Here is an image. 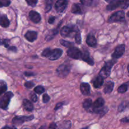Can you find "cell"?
I'll use <instances>...</instances> for the list:
<instances>
[{"instance_id": "6da1fadb", "label": "cell", "mask_w": 129, "mask_h": 129, "mask_svg": "<svg viewBox=\"0 0 129 129\" xmlns=\"http://www.w3.org/2000/svg\"><path fill=\"white\" fill-rule=\"evenodd\" d=\"M105 103V102L103 98H98L94 103H92L91 107L92 108L91 112L100 115L101 117L104 115L108 110V108L104 106Z\"/></svg>"}, {"instance_id": "7a4b0ae2", "label": "cell", "mask_w": 129, "mask_h": 129, "mask_svg": "<svg viewBox=\"0 0 129 129\" xmlns=\"http://www.w3.org/2000/svg\"><path fill=\"white\" fill-rule=\"evenodd\" d=\"M63 54V50L60 49H51L47 48L42 52V56L50 60H55L59 59Z\"/></svg>"}, {"instance_id": "3957f363", "label": "cell", "mask_w": 129, "mask_h": 129, "mask_svg": "<svg viewBox=\"0 0 129 129\" xmlns=\"http://www.w3.org/2000/svg\"><path fill=\"white\" fill-rule=\"evenodd\" d=\"M128 5L129 0H112L107 5V10L108 11H112L118 8L127 9L128 7Z\"/></svg>"}, {"instance_id": "277c9868", "label": "cell", "mask_w": 129, "mask_h": 129, "mask_svg": "<svg viewBox=\"0 0 129 129\" xmlns=\"http://www.w3.org/2000/svg\"><path fill=\"white\" fill-rule=\"evenodd\" d=\"M116 62H117V60H115V59H112V60L107 62L104 66L102 68L100 71L99 75L103 77L104 79L109 77L111 74L112 68Z\"/></svg>"}, {"instance_id": "5b68a950", "label": "cell", "mask_w": 129, "mask_h": 129, "mask_svg": "<svg viewBox=\"0 0 129 129\" xmlns=\"http://www.w3.org/2000/svg\"><path fill=\"white\" fill-rule=\"evenodd\" d=\"M14 94L11 91H8L5 93L0 98V108L6 110L8 109L10 102L11 98L13 97Z\"/></svg>"}, {"instance_id": "8992f818", "label": "cell", "mask_w": 129, "mask_h": 129, "mask_svg": "<svg viewBox=\"0 0 129 129\" xmlns=\"http://www.w3.org/2000/svg\"><path fill=\"white\" fill-rule=\"evenodd\" d=\"M125 13L123 11H116L113 13L108 18V23H116V22H122L125 21Z\"/></svg>"}, {"instance_id": "52a82bcc", "label": "cell", "mask_w": 129, "mask_h": 129, "mask_svg": "<svg viewBox=\"0 0 129 129\" xmlns=\"http://www.w3.org/2000/svg\"><path fill=\"white\" fill-rule=\"evenodd\" d=\"M70 70L71 67L69 65L62 64H60L56 70V73L58 76H59L61 78H66L69 74V73H70Z\"/></svg>"}, {"instance_id": "ba28073f", "label": "cell", "mask_w": 129, "mask_h": 129, "mask_svg": "<svg viewBox=\"0 0 129 129\" xmlns=\"http://www.w3.org/2000/svg\"><path fill=\"white\" fill-rule=\"evenodd\" d=\"M82 51H81L78 47H76L74 46H72L69 48V49L67 51V54L69 57L72 58L74 59H81V56Z\"/></svg>"}, {"instance_id": "9c48e42d", "label": "cell", "mask_w": 129, "mask_h": 129, "mask_svg": "<svg viewBox=\"0 0 129 129\" xmlns=\"http://www.w3.org/2000/svg\"><path fill=\"white\" fill-rule=\"evenodd\" d=\"M34 118V115L30 116H16L14 117L12 120V123L14 125H20L22 123H25V122L32 120Z\"/></svg>"}, {"instance_id": "30bf717a", "label": "cell", "mask_w": 129, "mask_h": 129, "mask_svg": "<svg viewBox=\"0 0 129 129\" xmlns=\"http://www.w3.org/2000/svg\"><path fill=\"white\" fill-rule=\"evenodd\" d=\"M78 30V28L76 26H63L61 28L60 31V35H61L62 37H68L69 35H71V34L73 32H76Z\"/></svg>"}, {"instance_id": "8fae6325", "label": "cell", "mask_w": 129, "mask_h": 129, "mask_svg": "<svg viewBox=\"0 0 129 129\" xmlns=\"http://www.w3.org/2000/svg\"><path fill=\"white\" fill-rule=\"evenodd\" d=\"M125 50V44H120V45H118L115 48V50L112 54V59L117 60V59L120 58L124 54Z\"/></svg>"}, {"instance_id": "7c38bea8", "label": "cell", "mask_w": 129, "mask_h": 129, "mask_svg": "<svg viewBox=\"0 0 129 129\" xmlns=\"http://www.w3.org/2000/svg\"><path fill=\"white\" fill-rule=\"evenodd\" d=\"M68 6V1L67 0H57L55 4V9L57 12L62 13L66 9Z\"/></svg>"}, {"instance_id": "4fadbf2b", "label": "cell", "mask_w": 129, "mask_h": 129, "mask_svg": "<svg viewBox=\"0 0 129 129\" xmlns=\"http://www.w3.org/2000/svg\"><path fill=\"white\" fill-rule=\"evenodd\" d=\"M81 59L84 61L85 62L88 63L89 65L90 66H93L94 65V62L93 61V59H91V57H90L89 55V52L86 50H84L81 53Z\"/></svg>"}, {"instance_id": "5bb4252c", "label": "cell", "mask_w": 129, "mask_h": 129, "mask_svg": "<svg viewBox=\"0 0 129 129\" xmlns=\"http://www.w3.org/2000/svg\"><path fill=\"white\" fill-rule=\"evenodd\" d=\"M29 18L31 20L32 22L34 23H39L40 21H41V16L40 14L37 11H30L29 13Z\"/></svg>"}, {"instance_id": "9a60e30c", "label": "cell", "mask_w": 129, "mask_h": 129, "mask_svg": "<svg viewBox=\"0 0 129 129\" xmlns=\"http://www.w3.org/2000/svg\"><path fill=\"white\" fill-rule=\"evenodd\" d=\"M38 34L35 31H28L25 34V38L30 42H33L37 39Z\"/></svg>"}, {"instance_id": "2e32d148", "label": "cell", "mask_w": 129, "mask_h": 129, "mask_svg": "<svg viewBox=\"0 0 129 129\" xmlns=\"http://www.w3.org/2000/svg\"><path fill=\"white\" fill-rule=\"evenodd\" d=\"M62 23V21H60V22L59 23V25L57 26L56 28H54L53 30H52L51 31H50L48 34V35H47L46 37V40L47 41H49V40H51L57 34L59 33V29L60 28V25H61V23Z\"/></svg>"}, {"instance_id": "e0dca14e", "label": "cell", "mask_w": 129, "mask_h": 129, "mask_svg": "<svg viewBox=\"0 0 129 129\" xmlns=\"http://www.w3.org/2000/svg\"><path fill=\"white\" fill-rule=\"evenodd\" d=\"M86 44L91 47H95L97 45V40L93 34H89L86 38Z\"/></svg>"}, {"instance_id": "ac0fdd59", "label": "cell", "mask_w": 129, "mask_h": 129, "mask_svg": "<svg viewBox=\"0 0 129 129\" xmlns=\"http://www.w3.org/2000/svg\"><path fill=\"white\" fill-rule=\"evenodd\" d=\"M80 90L83 95H89L90 94V85L87 83H82L80 84Z\"/></svg>"}, {"instance_id": "d6986e66", "label": "cell", "mask_w": 129, "mask_h": 129, "mask_svg": "<svg viewBox=\"0 0 129 129\" xmlns=\"http://www.w3.org/2000/svg\"><path fill=\"white\" fill-rule=\"evenodd\" d=\"M10 20L5 14H0V26L3 28H7L10 25Z\"/></svg>"}, {"instance_id": "ffe728a7", "label": "cell", "mask_w": 129, "mask_h": 129, "mask_svg": "<svg viewBox=\"0 0 129 129\" xmlns=\"http://www.w3.org/2000/svg\"><path fill=\"white\" fill-rule=\"evenodd\" d=\"M71 12L76 15H82L83 13V8L79 4H73L71 7Z\"/></svg>"}, {"instance_id": "44dd1931", "label": "cell", "mask_w": 129, "mask_h": 129, "mask_svg": "<svg viewBox=\"0 0 129 129\" xmlns=\"http://www.w3.org/2000/svg\"><path fill=\"white\" fill-rule=\"evenodd\" d=\"M103 82H104V78L98 75L96 78H94L93 81V86L95 88H100L103 84Z\"/></svg>"}, {"instance_id": "7402d4cb", "label": "cell", "mask_w": 129, "mask_h": 129, "mask_svg": "<svg viewBox=\"0 0 129 129\" xmlns=\"http://www.w3.org/2000/svg\"><path fill=\"white\" fill-rule=\"evenodd\" d=\"M115 84L112 81H108L105 84L104 86V89H103V92L105 94H110L113 91V88H114Z\"/></svg>"}, {"instance_id": "603a6c76", "label": "cell", "mask_w": 129, "mask_h": 129, "mask_svg": "<svg viewBox=\"0 0 129 129\" xmlns=\"http://www.w3.org/2000/svg\"><path fill=\"white\" fill-rule=\"evenodd\" d=\"M23 107L28 112H32L34 110V105L30 100L27 99H24L23 100Z\"/></svg>"}, {"instance_id": "cb8c5ba5", "label": "cell", "mask_w": 129, "mask_h": 129, "mask_svg": "<svg viewBox=\"0 0 129 129\" xmlns=\"http://www.w3.org/2000/svg\"><path fill=\"white\" fill-rule=\"evenodd\" d=\"M71 127V122L69 120L64 121L59 125V129H70Z\"/></svg>"}, {"instance_id": "d4e9b609", "label": "cell", "mask_w": 129, "mask_h": 129, "mask_svg": "<svg viewBox=\"0 0 129 129\" xmlns=\"http://www.w3.org/2000/svg\"><path fill=\"white\" fill-rule=\"evenodd\" d=\"M92 103H93V102H92L91 99H90V98L86 99L83 102V108H84L85 110H87L90 109L91 107Z\"/></svg>"}, {"instance_id": "484cf974", "label": "cell", "mask_w": 129, "mask_h": 129, "mask_svg": "<svg viewBox=\"0 0 129 129\" xmlns=\"http://www.w3.org/2000/svg\"><path fill=\"white\" fill-rule=\"evenodd\" d=\"M128 82H127V83L122 84V85L118 88V92L119 93H121V94L125 93V92H127V90H128Z\"/></svg>"}, {"instance_id": "4316f807", "label": "cell", "mask_w": 129, "mask_h": 129, "mask_svg": "<svg viewBox=\"0 0 129 129\" xmlns=\"http://www.w3.org/2000/svg\"><path fill=\"white\" fill-rule=\"evenodd\" d=\"M74 38H75L76 43H77L79 45L81 44V32L79 30H78L77 31H76Z\"/></svg>"}, {"instance_id": "83f0119b", "label": "cell", "mask_w": 129, "mask_h": 129, "mask_svg": "<svg viewBox=\"0 0 129 129\" xmlns=\"http://www.w3.org/2000/svg\"><path fill=\"white\" fill-rule=\"evenodd\" d=\"M60 43L62 45L66 47L69 48L72 46H74V43L71 42L69 41H66V40H64V39H61L60 40Z\"/></svg>"}, {"instance_id": "f1b7e54d", "label": "cell", "mask_w": 129, "mask_h": 129, "mask_svg": "<svg viewBox=\"0 0 129 129\" xmlns=\"http://www.w3.org/2000/svg\"><path fill=\"white\" fill-rule=\"evenodd\" d=\"M53 0H46V5H45V12H49L51 10L52 7Z\"/></svg>"}, {"instance_id": "f546056e", "label": "cell", "mask_w": 129, "mask_h": 129, "mask_svg": "<svg viewBox=\"0 0 129 129\" xmlns=\"http://www.w3.org/2000/svg\"><path fill=\"white\" fill-rule=\"evenodd\" d=\"M10 40L8 39H1L0 40V45H3L5 47L8 48L10 47Z\"/></svg>"}, {"instance_id": "4dcf8cb0", "label": "cell", "mask_w": 129, "mask_h": 129, "mask_svg": "<svg viewBox=\"0 0 129 129\" xmlns=\"http://www.w3.org/2000/svg\"><path fill=\"white\" fill-rule=\"evenodd\" d=\"M34 91L37 94H41L42 93H44V92L45 91V88L42 86H38L35 87V89H34Z\"/></svg>"}, {"instance_id": "1f68e13d", "label": "cell", "mask_w": 129, "mask_h": 129, "mask_svg": "<svg viewBox=\"0 0 129 129\" xmlns=\"http://www.w3.org/2000/svg\"><path fill=\"white\" fill-rule=\"evenodd\" d=\"M11 4L10 0H0V8L6 7Z\"/></svg>"}, {"instance_id": "d6a6232c", "label": "cell", "mask_w": 129, "mask_h": 129, "mask_svg": "<svg viewBox=\"0 0 129 129\" xmlns=\"http://www.w3.org/2000/svg\"><path fill=\"white\" fill-rule=\"evenodd\" d=\"M80 1L83 5L86 6H90L93 4V0H80Z\"/></svg>"}, {"instance_id": "836d02e7", "label": "cell", "mask_w": 129, "mask_h": 129, "mask_svg": "<svg viewBox=\"0 0 129 129\" xmlns=\"http://www.w3.org/2000/svg\"><path fill=\"white\" fill-rule=\"evenodd\" d=\"M25 1L27 3L28 5L31 6V7H34L36 6L38 3V0H25Z\"/></svg>"}, {"instance_id": "e575fe53", "label": "cell", "mask_w": 129, "mask_h": 129, "mask_svg": "<svg viewBox=\"0 0 129 129\" xmlns=\"http://www.w3.org/2000/svg\"><path fill=\"white\" fill-rule=\"evenodd\" d=\"M24 86L26 88H28V89H31V88H32L35 86V84H34V83H33L31 81H27L24 84Z\"/></svg>"}, {"instance_id": "d590c367", "label": "cell", "mask_w": 129, "mask_h": 129, "mask_svg": "<svg viewBox=\"0 0 129 129\" xmlns=\"http://www.w3.org/2000/svg\"><path fill=\"white\" fill-rule=\"evenodd\" d=\"M127 107V104H125V102H123L122 103H121L120 105V106L118 107V112H123V110H125L126 108Z\"/></svg>"}, {"instance_id": "8d00e7d4", "label": "cell", "mask_w": 129, "mask_h": 129, "mask_svg": "<svg viewBox=\"0 0 129 129\" xmlns=\"http://www.w3.org/2000/svg\"><path fill=\"white\" fill-rule=\"evenodd\" d=\"M50 96H49L47 94H44V95H43V97H42L43 103H48V102L50 101Z\"/></svg>"}, {"instance_id": "74e56055", "label": "cell", "mask_w": 129, "mask_h": 129, "mask_svg": "<svg viewBox=\"0 0 129 129\" xmlns=\"http://www.w3.org/2000/svg\"><path fill=\"white\" fill-rule=\"evenodd\" d=\"M6 89H7V86H6V84H2V85L0 86V96H1V94H2L3 93H5L6 91Z\"/></svg>"}, {"instance_id": "f35d334b", "label": "cell", "mask_w": 129, "mask_h": 129, "mask_svg": "<svg viewBox=\"0 0 129 129\" xmlns=\"http://www.w3.org/2000/svg\"><path fill=\"white\" fill-rule=\"evenodd\" d=\"M30 98H31V101H32L33 102H34V103H35V102H37V100H38L37 96L35 93H34V94H31V96H30Z\"/></svg>"}, {"instance_id": "ab89813d", "label": "cell", "mask_w": 129, "mask_h": 129, "mask_svg": "<svg viewBox=\"0 0 129 129\" xmlns=\"http://www.w3.org/2000/svg\"><path fill=\"white\" fill-rule=\"evenodd\" d=\"M63 105H64V103H63V102H61V103H58L56 105V106H55L54 110H55V111H57V110H59V108H61Z\"/></svg>"}, {"instance_id": "60d3db41", "label": "cell", "mask_w": 129, "mask_h": 129, "mask_svg": "<svg viewBox=\"0 0 129 129\" xmlns=\"http://www.w3.org/2000/svg\"><path fill=\"white\" fill-rule=\"evenodd\" d=\"M57 126L56 123L54 122L50 123L49 127V129H57Z\"/></svg>"}, {"instance_id": "b9f144b4", "label": "cell", "mask_w": 129, "mask_h": 129, "mask_svg": "<svg viewBox=\"0 0 129 129\" xmlns=\"http://www.w3.org/2000/svg\"><path fill=\"white\" fill-rule=\"evenodd\" d=\"M55 16H50V17L49 18V20H48V23L50 24H53L54 21H55Z\"/></svg>"}, {"instance_id": "7bdbcfd3", "label": "cell", "mask_w": 129, "mask_h": 129, "mask_svg": "<svg viewBox=\"0 0 129 129\" xmlns=\"http://www.w3.org/2000/svg\"><path fill=\"white\" fill-rule=\"evenodd\" d=\"M8 50L14 52H16V51H17V49H16V47L15 46H10L8 48Z\"/></svg>"}, {"instance_id": "ee69618b", "label": "cell", "mask_w": 129, "mask_h": 129, "mask_svg": "<svg viewBox=\"0 0 129 129\" xmlns=\"http://www.w3.org/2000/svg\"><path fill=\"white\" fill-rule=\"evenodd\" d=\"M24 74L26 76H35V74L34 73H30V72H25Z\"/></svg>"}, {"instance_id": "f6af8a7d", "label": "cell", "mask_w": 129, "mask_h": 129, "mask_svg": "<svg viewBox=\"0 0 129 129\" xmlns=\"http://www.w3.org/2000/svg\"><path fill=\"white\" fill-rule=\"evenodd\" d=\"M1 129H17L16 127L15 126H5V127H3Z\"/></svg>"}, {"instance_id": "bcb514c9", "label": "cell", "mask_w": 129, "mask_h": 129, "mask_svg": "<svg viewBox=\"0 0 129 129\" xmlns=\"http://www.w3.org/2000/svg\"><path fill=\"white\" fill-rule=\"evenodd\" d=\"M121 122H124V123H128V117H125V118H122V119L121 120Z\"/></svg>"}, {"instance_id": "7dc6e473", "label": "cell", "mask_w": 129, "mask_h": 129, "mask_svg": "<svg viewBox=\"0 0 129 129\" xmlns=\"http://www.w3.org/2000/svg\"><path fill=\"white\" fill-rule=\"evenodd\" d=\"M39 129H45V125H42L40 127Z\"/></svg>"}, {"instance_id": "c3c4849f", "label": "cell", "mask_w": 129, "mask_h": 129, "mask_svg": "<svg viewBox=\"0 0 129 129\" xmlns=\"http://www.w3.org/2000/svg\"><path fill=\"white\" fill-rule=\"evenodd\" d=\"M106 1H107V2H108V3H110V2L111 1H112V0H105Z\"/></svg>"}, {"instance_id": "681fc988", "label": "cell", "mask_w": 129, "mask_h": 129, "mask_svg": "<svg viewBox=\"0 0 129 129\" xmlns=\"http://www.w3.org/2000/svg\"><path fill=\"white\" fill-rule=\"evenodd\" d=\"M88 127H86V128H83V129H88Z\"/></svg>"}, {"instance_id": "f907efd6", "label": "cell", "mask_w": 129, "mask_h": 129, "mask_svg": "<svg viewBox=\"0 0 129 129\" xmlns=\"http://www.w3.org/2000/svg\"><path fill=\"white\" fill-rule=\"evenodd\" d=\"M25 129H28V128H25Z\"/></svg>"}]
</instances>
